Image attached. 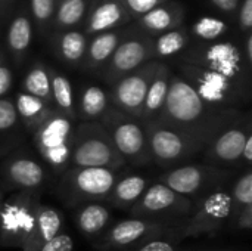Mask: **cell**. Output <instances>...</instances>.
<instances>
[{
    "instance_id": "5b68a950",
    "label": "cell",
    "mask_w": 252,
    "mask_h": 251,
    "mask_svg": "<svg viewBox=\"0 0 252 251\" xmlns=\"http://www.w3.org/2000/svg\"><path fill=\"white\" fill-rule=\"evenodd\" d=\"M239 173L241 170L223 169L202 161L164 170L157 182L164 183L190 201H196L214 191L230 186Z\"/></svg>"
},
{
    "instance_id": "e0dca14e",
    "label": "cell",
    "mask_w": 252,
    "mask_h": 251,
    "mask_svg": "<svg viewBox=\"0 0 252 251\" xmlns=\"http://www.w3.org/2000/svg\"><path fill=\"white\" fill-rule=\"evenodd\" d=\"M158 65L159 61L152 59L142 65L140 68H137L136 71L115 81L109 87V98L112 107L140 120L148 87Z\"/></svg>"
},
{
    "instance_id": "d4e9b609",
    "label": "cell",
    "mask_w": 252,
    "mask_h": 251,
    "mask_svg": "<svg viewBox=\"0 0 252 251\" xmlns=\"http://www.w3.org/2000/svg\"><path fill=\"white\" fill-rule=\"evenodd\" d=\"M27 133L18 118L12 96L0 99V160L25 145Z\"/></svg>"
},
{
    "instance_id": "8d00e7d4",
    "label": "cell",
    "mask_w": 252,
    "mask_h": 251,
    "mask_svg": "<svg viewBox=\"0 0 252 251\" xmlns=\"http://www.w3.org/2000/svg\"><path fill=\"white\" fill-rule=\"evenodd\" d=\"M174 228L170 232L164 234V235L149 238V240L140 243L139 246H136V247H133V249L127 251H177V244L180 241L176 237Z\"/></svg>"
},
{
    "instance_id": "7dc6e473",
    "label": "cell",
    "mask_w": 252,
    "mask_h": 251,
    "mask_svg": "<svg viewBox=\"0 0 252 251\" xmlns=\"http://www.w3.org/2000/svg\"><path fill=\"white\" fill-rule=\"evenodd\" d=\"M4 189H3V186H1V183H0V207H1V203H3V200H4Z\"/></svg>"
},
{
    "instance_id": "f35d334b",
    "label": "cell",
    "mask_w": 252,
    "mask_h": 251,
    "mask_svg": "<svg viewBox=\"0 0 252 251\" xmlns=\"http://www.w3.org/2000/svg\"><path fill=\"white\" fill-rule=\"evenodd\" d=\"M235 28L242 37L252 31V0H241V4L235 13Z\"/></svg>"
},
{
    "instance_id": "cb8c5ba5",
    "label": "cell",
    "mask_w": 252,
    "mask_h": 251,
    "mask_svg": "<svg viewBox=\"0 0 252 251\" xmlns=\"http://www.w3.org/2000/svg\"><path fill=\"white\" fill-rule=\"evenodd\" d=\"M77 96V121L102 123L111 109L109 90L97 83H83Z\"/></svg>"
},
{
    "instance_id": "4316f807",
    "label": "cell",
    "mask_w": 252,
    "mask_h": 251,
    "mask_svg": "<svg viewBox=\"0 0 252 251\" xmlns=\"http://www.w3.org/2000/svg\"><path fill=\"white\" fill-rule=\"evenodd\" d=\"M151 185V179L145 175L133 173V175H121L114 183L109 195L105 200L111 209L128 212L145 194L148 186Z\"/></svg>"
},
{
    "instance_id": "ee69618b",
    "label": "cell",
    "mask_w": 252,
    "mask_h": 251,
    "mask_svg": "<svg viewBox=\"0 0 252 251\" xmlns=\"http://www.w3.org/2000/svg\"><path fill=\"white\" fill-rule=\"evenodd\" d=\"M241 50L247 67L252 70V31L241 37Z\"/></svg>"
},
{
    "instance_id": "ffe728a7",
    "label": "cell",
    "mask_w": 252,
    "mask_h": 251,
    "mask_svg": "<svg viewBox=\"0 0 252 251\" xmlns=\"http://www.w3.org/2000/svg\"><path fill=\"white\" fill-rule=\"evenodd\" d=\"M186 7L177 0H167L134 21V28L148 37H157L165 31L185 25Z\"/></svg>"
},
{
    "instance_id": "2e32d148",
    "label": "cell",
    "mask_w": 252,
    "mask_h": 251,
    "mask_svg": "<svg viewBox=\"0 0 252 251\" xmlns=\"http://www.w3.org/2000/svg\"><path fill=\"white\" fill-rule=\"evenodd\" d=\"M152 38L137 31L134 27L131 33L117 46L108 64L100 72V80L111 87L124 75L136 71L146 62L152 61Z\"/></svg>"
},
{
    "instance_id": "60d3db41",
    "label": "cell",
    "mask_w": 252,
    "mask_h": 251,
    "mask_svg": "<svg viewBox=\"0 0 252 251\" xmlns=\"http://www.w3.org/2000/svg\"><path fill=\"white\" fill-rule=\"evenodd\" d=\"M35 251H74V240L66 231H62L59 235H56L53 240L43 244Z\"/></svg>"
},
{
    "instance_id": "30bf717a",
    "label": "cell",
    "mask_w": 252,
    "mask_h": 251,
    "mask_svg": "<svg viewBox=\"0 0 252 251\" xmlns=\"http://www.w3.org/2000/svg\"><path fill=\"white\" fill-rule=\"evenodd\" d=\"M41 204V192L15 191L3 200L0 207V247H25L37 219V209Z\"/></svg>"
},
{
    "instance_id": "ab89813d",
    "label": "cell",
    "mask_w": 252,
    "mask_h": 251,
    "mask_svg": "<svg viewBox=\"0 0 252 251\" xmlns=\"http://www.w3.org/2000/svg\"><path fill=\"white\" fill-rule=\"evenodd\" d=\"M118 1L121 3V6L126 9V12L134 22L142 15H145L146 12H149L151 9L157 7L158 4H161L167 0H118Z\"/></svg>"
},
{
    "instance_id": "7bdbcfd3",
    "label": "cell",
    "mask_w": 252,
    "mask_h": 251,
    "mask_svg": "<svg viewBox=\"0 0 252 251\" xmlns=\"http://www.w3.org/2000/svg\"><path fill=\"white\" fill-rule=\"evenodd\" d=\"M208 1L216 10H219L221 15L230 19L235 18V13L241 4V0H208Z\"/></svg>"
},
{
    "instance_id": "f6af8a7d",
    "label": "cell",
    "mask_w": 252,
    "mask_h": 251,
    "mask_svg": "<svg viewBox=\"0 0 252 251\" xmlns=\"http://www.w3.org/2000/svg\"><path fill=\"white\" fill-rule=\"evenodd\" d=\"M18 3L19 0H0V19L6 22Z\"/></svg>"
},
{
    "instance_id": "603a6c76",
    "label": "cell",
    "mask_w": 252,
    "mask_h": 251,
    "mask_svg": "<svg viewBox=\"0 0 252 251\" xmlns=\"http://www.w3.org/2000/svg\"><path fill=\"white\" fill-rule=\"evenodd\" d=\"M47 40L50 41V47L55 56L63 65L72 70H81L89 44V37L83 33L81 28L53 33Z\"/></svg>"
},
{
    "instance_id": "e575fe53",
    "label": "cell",
    "mask_w": 252,
    "mask_h": 251,
    "mask_svg": "<svg viewBox=\"0 0 252 251\" xmlns=\"http://www.w3.org/2000/svg\"><path fill=\"white\" fill-rule=\"evenodd\" d=\"M28 12L34 25V33L41 38H49L52 34V24L58 0H25Z\"/></svg>"
},
{
    "instance_id": "277c9868",
    "label": "cell",
    "mask_w": 252,
    "mask_h": 251,
    "mask_svg": "<svg viewBox=\"0 0 252 251\" xmlns=\"http://www.w3.org/2000/svg\"><path fill=\"white\" fill-rule=\"evenodd\" d=\"M152 164L168 170L202 157L211 139L190 135L158 121L145 124Z\"/></svg>"
},
{
    "instance_id": "9a60e30c",
    "label": "cell",
    "mask_w": 252,
    "mask_h": 251,
    "mask_svg": "<svg viewBox=\"0 0 252 251\" xmlns=\"http://www.w3.org/2000/svg\"><path fill=\"white\" fill-rule=\"evenodd\" d=\"M174 226L176 225L128 216L127 219L111 222L94 246L103 251H127L149 238L170 232Z\"/></svg>"
},
{
    "instance_id": "7c38bea8",
    "label": "cell",
    "mask_w": 252,
    "mask_h": 251,
    "mask_svg": "<svg viewBox=\"0 0 252 251\" xmlns=\"http://www.w3.org/2000/svg\"><path fill=\"white\" fill-rule=\"evenodd\" d=\"M50 180V170L25 145L0 160V183L4 192H43Z\"/></svg>"
},
{
    "instance_id": "d6986e66",
    "label": "cell",
    "mask_w": 252,
    "mask_h": 251,
    "mask_svg": "<svg viewBox=\"0 0 252 251\" xmlns=\"http://www.w3.org/2000/svg\"><path fill=\"white\" fill-rule=\"evenodd\" d=\"M131 21L118 0H93L89 13L81 25L87 37L127 27Z\"/></svg>"
},
{
    "instance_id": "44dd1931",
    "label": "cell",
    "mask_w": 252,
    "mask_h": 251,
    "mask_svg": "<svg viewBox=\"0 0 252 251\" xmlns=\"http://www.w3.org/2000/svg\"><path fill=\"white\" fill-rule=\"evenodd\" d=\"M133 25H127L118 30L102 33L93 37H89V44L84 56V62L80 71L90 75H100L102 70L108 64L117 46L131 33Z\"/></svg>"
},
{
    "instance_id": "484cf974",
    "label": "cell",
    "mask_w": 252,
    "mask_h": 251,
    "mask_svg": "<svg viewBox=\"0 0 252 251\" xmlns=\"http://www.w3.org/2000/svg\"><path fill=\"white\" fill-rule=\"evenodd\" d=\"M171 75H173V67L168 62H159L145 98L142 117H140V121L143 124L157 121L159 118L167 101Z\"/></svg>"
},
{
    "instance_id": "d6a6232c",
    "label": "cell",
    "mask_w": 252,
    "mask_h": 251,
    "mask_svg": "<svg viewBox=\"0 0 252 251\" xmlns=\"http://www.w3.org/2000/svg\"><path fill=\"white\" fill-rule=\"evenodd\" d=\"M19 90L32 95L52 105L50 90V65L41 59H34L24 72ZM53 107V105H52Z\"/></svg>"
},
{
    "instance_id": "d590c367",
    "label": "cell",
    "mask_w": 252,
    "mask_h": 251,
    "mask_svg": "<svg viewBox=\"0 0 252 251\" xmlns=\"http://www.w3.org/2000/svg\"><path fill=\"white\" fill-rule=\"evenodd\" d=\"M230 201H232V217L242 209L252 206V170L251 167L241 170L230 185ZM232 222V220H230Z\"/></svg>"
},
{
    "instance_id": "83f0119b",
    "label": "cell",
    "mask_w": 252,
    "mask_h": 251,
    "mask_svg": "<svg viewBox=\"0 0 252 251\" xmlns=\"http://www.w3.org/2000/svg\"><path fill=\"white\" fill-rule=\"evenodd\" d=\"M65 231V219L61 210L49 204H40L34 229L22 251H35Z\"/></svg>"
},
{
    "instance_id": "7a4b0ae2",
    "label": "cell",
    "mask_w": 252,
    "mask_h": 251,
    "mask_svg": "<svg viewBox=\"0 0 252 251\" xmlns=\"http://www.w3.org/2000/svg\"><path fill=\"white\" fill-rule=\"evenodd\" d=\"M176 59L221 74L252 95V70L244 61L238 33L211 43H192Z\"/></svg>"
},
{
    "instance_id": "8992f818",
    "label": "cell",
    "mask_w": 252,
    "mask_h": 251,
    "mask_svg": "<svg viewBox=\"0 0 252 251\" xmlns=\"http://www.w3.org/2000/svg\"><path fill=\"white\" fill-rule=\"evenodd\" d=\"M174 67L176 70L173 71L186 80L205 104L214 108L244 111L245 105L251 102L252 95L221 74L179 59H174Z\"/></svg>"
},
{
    "instance_id": "4dcf8cb0",
    "label": "cell",
    "mask_w": 252,
    "mask_h": 251,
    "mask_svg": "<svg viewBox=\"0 0 252 251\" xmlns=\"http://www.w3.org/2000/svg\"><path fill=\"white\" fill-rule=\"evenodd\" d=\"M52 105L55 111L77 123V96L74 86L66 74L50 67Z\"/></svg>"
},
{
    "instance_id": "f546056e",
    "label": "cell",
    "mask_w": 252,
    "mask_h": 251,
    "mask_svg": "<svg viewBox=\"0 0 252 251\" xmlns=\"http://www.w3.org/2000/svg\"><path fill=\"white\" fill-rule=\"evenodd\" d=\"M192 38L188 33L186 25H180L174 30L165 31L157 37H152V59L159 62H167L168 59H176L189 46Z\"/></svg>"
},
{
    "instance_id": "bcb514c9",
    "label": "cell",
    "mask_w": 252,
    "mask_h": 251,
    "mask_svg": "<svg viewBox=\"0 0 252 251\" xmlns=\"http://www.w3.org/2000/svg\"><path fill=\"white\" fill-rule=\"evenodd\" d=\"M4 21H1L0 19V46H1V43H3V33H4Z\"/></svg>"
},
{
    "instance_id": "74e56055",
    "label": "cell",
    "mask_w": 252,
    "mask_h": 251,
    "mask_svg": "<svg viewBox=\"0 0 252 251\" xmlns=\"http://www.w3.org/2000/svg\"><path fill=\"white\" fill-rule=\"evenodd\" d=\"M13 81H15V68L12 67L9 56L1 43L0 46V99L10 95Z\"/></svg>"
},
{
    "instance_id": "f1b7e54d",
    "label": "cell",
    "mask_w": 252,
    "mask_h": 251,
    "mask_svg": "<svg viewBox=\"0 0 252 251\" xmlns=\"http://www.w3.org/2000/svg\"><path fill=\"white\" fill-rule=\"evenodd\" d=\"M10 96H12L15 109L18 114V118L27 136H31L34 130L55 112V108L52 105L22 90H16Z\"/></svg>"
},
{
    "instance_id": "4fadbf2b",
    "label": "cell",
    "mask_w": 252,
    "mask_h": 251,
    "mask_svg": "<svg viewBox=\"0 0 252 251\" xmlns=\"http://www.w3.org/2000/svg\"><path fill=\"white\" fill-rule=\"evenodd\" d=\"M193 201L174 192L161 182L151 183L140 200L127 212L131 217L179 225L192 210Z\"/></svg>"
},
{
    "instance_id": "6da1fadb",
    "label": "cell",
    "mask_w": 252,
    "mask_h": 251,
    "mask_svg": "<svg viewBox=\"0 0 252 251\" xmlns=\"http://www.w3.org/2000/svg\"><path fill=\"white\" fill-rule=\"evenodd\" d=\"M245 111L221 109L205 104L193 87L173 71L167 101L157 121L190 135L213 139Z\"/></svg>"
},
{
    "instance_id": "ac0fdd59",
    "label": "cell",
    "mask_w": 252,
    "mask_h": 251,
    "mask_svg": "<svg viewBox=\"0 0 252 251\" xmlns=\"http://www.w3.org/2000/svg\"><path fill=\"white\" fill-rule=\"evenodd\" d=\"M34 25L25 0H19L15 10L4 24L3 47L9 56L12 67L21 68L31 50L34 38Z\"/></svg>"
},
{
    "instance_id": "b9f144b4",
    "label": "cell",
    "mask_w": 252,
    "mask_h": 251,
    "mask_svg": "<svg viewBox=\"0 0 252 251\" xmlns=\"http://www.w3.org/2000/svg\"><path fill=\"white\" fill-rule=\"evenodd\" d=\"M252 228V206L242 209L239 213H236L232 217L230 229H235L238 232H247Z\"/></svg>"
},
{
    "instance_id": "5bb4252c",
    "label": "cell",
    "mask_w": 252,
    "mask_h": 251,
    "mask_svg": "<svg viewBox=\"0 0 252 251\" xmlns=\"http://www.w3.org/2000/svg\"><path fill=\"white\" fill-rule=\"evenodd\" d=\"M250 138H252L251 112L247 109L236 121L211 139L202 154L204 163L230 170H244L242 152Z\"/></svg>"
},
{
    "instance_id": "3957f363",
    "label": "cell",
    "mask_w": 252,
    "mask_h": 251,
    "mask_svg": "<svg viewBox=\"0 0 252 251\" xmlns=\"http://www.w3.org/2000/svg\"><path fill=\"white\" fill-rule=\"evenodd\" d=\"M124 170L69 167L58 178L53 192L56 198L71 210L87 203H105L114 183Z\"/></svg>"
},
{
    "instance_id": "52a82bcc",
    "label": "cell",
    "mask_w": 252,
    "mask_h": 251,
    "mask_svg": "<svg viewBox=\"0 0 252 251\" xmlns=\"http://www.w3.org/2000/svg\"><path fill=\"white\" fill-rule=\"evenodd\" d=\"M75 124V121L55 111L30 136L35 155L58 178L69 169Z\"/></svg>"
},
{
    "instance_id": "8fae6325",
    "label": "cell",
    "mask_w": 252,
    "mask_h": 251,
    "mask_svg": "<svg viewBox=\"0 0 252 251\" xmlns=\"http://www.w3.org/2000/svg\"><path fill=\"white\" fill-rule=\"evenodd\" d=\"M100 124L109 133L112 143L126 166L142 169L152 164L148 133L145 124L139 118L111 107Z\"/></svg>"
},
{
    "instance_id": "7402d4cb",
    "label": "cell",
    "mask_w": 252,
    "mask_h": 251,
    "mask_svg": "<svg viewBox=\"0 0 252 251\" xmlns=\"http://www.w3.org/2000/svg\"><path fill=\"white\" fill-rule=\"evenodd\" d=\"M72 220L77 231L96 244L112 222V209L105 203H87L72 209Z\"/></svg>"
},
{
    "instance_id": "ba28073f",
    "label": "cell",
    "mask_w": 252,
    "mask_h": 251,
    "mask_svg": "<svg viewBox=\"0 0 252 251\" xmlns=\"http://www.w3.org/2000/svg\"><path fill=\"white\" fill-rule=\"evenodd\" d=\"M230 186L214 191L193 201L190 213L174 228L179 241L202 235L216 237L224 229H230L232 201Z\"/></svg>"
},
{
    "instance_id": "836d02e7",
    "label": "cell",
    "mask_w": 252,
    "mask_h": 251,
    "mask_svg": "<svg viewBox=\"0 0 252 251\" xmlns=\"http://www.w3.org/2000/svg\"><path fill=\"white\" fill-rule=\"evenodd\" d=\"M92 1L93 0H58L52 24V34L65 30L81 28Z\"/></svg>"
},
{
    "instance_id": "9c48e42d",
    "label": "cell",
    "mask_w": 252,
    "mask_h": 251,
    "mask_svg": "<svg viewBox=\"0 0 252 251\" xmlns=\"http://www.w3.org/2000/svg\"><path fill=\"white\" fill-rule=\"evenodd\" d=\"M69 167H99L124 170L127 166L106 129L100 123L77 121Z\"/></svg>"
},
{
    "instance_id": "1f68e13d",
    "label": "cell",
    "mask_w": 252,
    "mask_h": 251,
    "mask_svg": "<svg viewBox=\"0 0 252 251\" xmlns=\"http://www.w3.org/2000/svg\"><path fill=\"white\" fill-rule=\"evenodd\" d=\"M192 43H211L226 38L236 31L235 25L221 16H199L188 27Z\"/></svg>"
},
{
    "instance_id": "c3c4849f",
    "label": "cell",
    "mask_w": 252,
    "mask_h": 251,
    "mask_svg": "<svg viewBox=\"0 0 252 251\" xmlns=\"http://www.w3.org/2000/svg\"><path fill=\"white\" fill-rule=\"evenodd\" d=\"M202 251H236L235 249H208V250Z\"/></svg>"
}]
</instances>
